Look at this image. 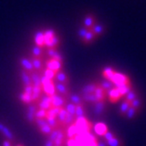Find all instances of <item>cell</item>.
<instances>
[{"instance_id":"obj_10","label":"cell","mask_w":146,"mask_h":146,"mask_svg":"<svg viewBox=\"0 0 146 146\" xmlns=\"http://www.w3.org/2000/svg\"><path fill=\"white\" fill-rule=\"evenodd\" d=\"M54 81H56V82H59V83H62V84L65 85L66 86H69V78L67 77V75L65 73L62 71V70H60L58 72L56 73V76H55V80Z\"/></svg>"},{"instance_id":"obj_16","label":"cell","mask_w":146,"mask_h":146,"mask_svg":"<svg viewBox=\"0 0 146 146\" xmlns=\"http://www.w3.org/2000/svg\"><path fill=\"white\" fill-rule=\"evenodd\" d=\"M98 84L95 83H91V84L86 85L81 89V94H89V93H93L97 87Z\"/></svg>"},{"instance_id":"obj_38","label":"cell","mask_w":146,"mask_h":146,"mask_svg":"<svg viewBox=\"0 0 146 146\" xmlns=\"http://www.w3.org/2000/svg\"><path fill=\"white\" fill-rule=\"evenodd\" d=\"M19 100H21L23 103L27 104V105H29V104H31V103L33 102V101H32V96L27 94V93H25V92L20 93L19 96Z\"/></svg>"},{"instance_id":"obj_8","label":"cell","mask_w":146,"mask_h":146,"mask_svg":"<svg viewBox=\"0 0 146 146\" xmlns=\"http://www.w3.org/2000/svg\"><path fill=\"white\" fill-rule=\"evenodd\" d=\"M92 110L96 116H100L106 110V103L105 101H98L92 104Z\"/></svg>"},{"instance_id":"obj_19","label":"cell","mask_w":146,"mask_h":146,"mask_svg":"<svg viewBox=\"0 0 146 146\" xmlns=\"http://www.w3.org/2000/svg\"><path fill=\"white\" fill-rule=\"evenodd\" d=\"M90 30L97 37V36L101 35L104 32H105V27H104L103 25H101V24H94L92 27V28Z\"/></svg>"},{"instance_id":"obj_7","label":"cell","mask_w":146,"mask_h":146,"mask_svg":"<svg viewBox=\"0 0 146 146\" xmlns=\"http://www.w3.org/2000/svg\"><path fill=\"white\" fill-rule=\"evenodd\" d=\"M107 95L108 97L109 101L112 102V103H116L121 98V96L120 94L118 89L115 86H113V88H111L110 90H108L107 92Z\"/></svg>"},{"instance_id":"obj_40","label":"cell","mask_w":146,"mask_h":146,"mask_svg":"<svg viewBox=\"0 0 146 146\" xmlns=\"http://www.w3.org/2000/svg\"><path fill=\"white\" fill-rule=\"evenodd\" d=\"M58 43H59V38L57 37V35H55L49 40V42L46 45V47L48 48H56Z\"/></svg>"},{"instance_id":"obj_15","label":"cell","mask_w":146,"mask_h":146,"mask_svg":"<svg viewBox=\"0 0 146 146\" xmlns=\"http://www.w3.org/2000/svg\"><path fill=\"white\" fill-rule=\"evenodd\" d=\"M30 78L31 82H32V85L34 86H41V83H40V74L37 71H33L32 73H30Z\"/></svg>"},{"instance_id":"obj_35","label":"cell","mask_w":146,"mask_h":146,"mask_svg":"<svg viewBox=\"0 0 146 146\" xmlns=\"http://www.w3.org/2000/svg\"><path fill=\"white\" fill-rule=\"evenodd\" d=\"M75 121V117L73 116V115H71V114H70V113H67V115H66V117H65V120H64V123H62V129H65V128H68L69 126H70V125L73 123V121Z\"/></svg>"},{"instance_id":"obj_1","label":"cell","mask_w":146,"mask_h":146,"mask_svg":"<svg viewBox=\"0 0 146 146\" xmlns=\"http://www.w3.org/2000/svg\"><path fill=\"white\" fill-rule=\"evenodd\" d=\"M40 83H41V88H42L43 93H45V94L50 97L56 94L54 80H51V79L45 78L44 76L41 75V73H40Z\"/></svg>"},{"instance_id":"obj_33","label":"cell","mask_w":146,"mask_h":146,"mask_svg":"<svg viewBox=\"0 0 146 146\" xmlns=\"http://www.w3.org/2000/svg\"><path fill=\"white\" fill-rule=\"evenodd\" d=\"M83 116H85V104L76 106V111H75V120Z\"/></svg>"},{"instance_id":"obj_24","label":"cell","mask_w":146,"mask_h":146,"mask_svg":"<svg viewBox=\"0 0 146 146\" xmlns=\"http://www.w3.org/2000/svg\"><path fill=\"white\" fill-rule=\"evenodd\" d=\"M81 98L84 102H89L92 104H94L98 102V99L96 98L94 93H89V94H81Z\"/></svg>"},{"instance_id":"obj_20","label":"cell","mask_w":146,"mask_h":146,"mask_svg":"<svg viewBox=\"0 0 146 146\" xmlns=\"http://www.w3.org/2000/svg\"><path fill=\"white\" fill-rule=\"evenodd\" d=\"M66 133V137L67 138H74L76 135H78V129L77 127L75 126V124L73 123L70 126H69L65 131Z\"/></svg>"},{"instance_id":"obj_53","label":"cell","mask_w":146,"mask_h":146,"mask_svg":"<svg viewBox=\"0 0 146 146\" xmlns=\"http://www.w3.org/2000/svg\"><path fill=\"white\" fill-rule=\"evenodd\" d=\"M65 143L67 146H78V143L75 140V138H68Z\"/></svg>"},{"instance_id":"obj_3","label":"cell","mask_w":146,"mask_h":146,"mask_svg":"<svg viewBox=\"0 0 146 146\" xmlns=\"http://www.w3.org/2000/svg\"><path fill=\"white\" fill-rule=\"evenodd\" d=\"M64 105H66V99H64L58 93H56L53 96H51V107L64 108Z\"/></svg>"},{"instance_id":"obj_14","label":"cell","mask_w":146,"mask_h":146,"mask_svg":"<svg viewBox=\"0 0 146 146\" xmlns=\"http://www.w3.org/2000/svg\"><path fill=\"white\" fill-rule=\"evenodd\" d=\"M0 132H1L5 135V138L7 140L11 141V140H13L14 139V135L12 133V131L10 130L6 126H5V125L2 122H0Z\"/></svg>"},{"instance_id":"obj_58","label":"cell","mask_w":146,"mask_h":146,"mask_svg":"<svg viewBox=\"0 0 146 146\" xmlns=\"http://www.w3.org/2000/svg\"><path fill=\"white\" fill-rule=\"evenodd\" d=\"M3 146H11V143L9 140H5L3 142Z\"/></svg>"},{"instance_id":"obj_31","label":"cell","mask_w":146,"mask_h":146,"mask_svg":"<svg viewBox=\"0 0 146 146\" xmlns=\"http://www.w3.org/2000/svg\"><path fill=\"white\" fill-rule=\"evenodd\" d=\"M56 35L54 30L52 29H48V30H46L45 32H43V36H44V46H46L49 40L53 38L54 36Z\"/></svg>"},{"instance_id":"obj_27","label":"cell","mask_w":146,"mask_h":146,"mask_svg":"<svg viewBox=\"0 0 146 146\" xmlns=\"http://www.w3.org/2000/svg\"><path fill=\"white\" fill-rule=\"evenodd\" d=\"M31 62H32L33 68L35 71L39 72L42 70V62H41L40 58L33 57L32 59H31Z\"/></svg>"},{"instance_id":"obj_61","label":"cell","mask_w":146,"mask_h":146,"mask_svg":"<svg viewBox=\"0 0 146 146\" xmlns=\"http://www.w3.org/2000/svg\"><path fill=\"white\" fill-rule=\"evenodd\" d=\"M54 146H59V145H55V144H54Z\"/></svg>"},{"instance_id":"obj_50","label":"cell","mask_w":146,"mask_h":146,"mask_svg":"<svg viewBox=\"0 0 146 146\" xmlns=\"http://www.w3.org/2000/svg\"><path fill=\"white\" fill-rule=\"evenodd\" d=\"M39 129V131L40 132V133H42V134H44V135H48L51 132H52V129L48 124H46V125H44V126H42V127H40V128H39L38 129Z\"/></svg>"},{"instance_id":"obj_25","label":"cell","mask_w":146,"mask_h":146,"mask_svg":"<svg viewBox=\"0 0 146 146\" xmlns=\"http://www.w3.org/2000/svg\"><path fill=\"white\" fill-rule=\"evenodd\" d=\"M129 107H130V102H129L126 100L123 99V101L121 103L120 108H119V113L122 117L125 116V113H126V112L128 111Z\"/></svg>"},{"instance_id":"obj_32","label":"cell","mask_w":146,"mask_h":146,"mask_svg":"<svg viewBox=\"0 0 146 146\" xmlns=\"http://www.w3.org/2000/svg\"><path fill=\"white\" fill-rule=\"evenodd\" d=\"M62 108L51 107L48 110H47V116L46 118H56L57 114Z\"/></svg>"},{"instance_id":"obj_60","label":"cell","mask_w":146,"mask_h":146,"mask_svg":"<svg viewBox=\"0 0 146 146\" xmlns=\"http://www.w3.org/2000/svg\"><path fill=\"white\" fill-rule=\"evenodd\" d=\"M16 146H24L23 144H18V145H16Z\"/></svg>"},{"instance_id":"obj_30","label":"cell","mask_w":146,"mask_h":146,"mask_svg":"<svg viewBox=\"0 0 146 146\" xmlns=\"http://www.w3.org/2000/svg\"><path fill=\"white\" fill-rule=\"evenodd\" d=\"M95 38H96L95 35L93 34L91 30H89L88 32H87V34L85 35V37L81 40V41H82V42L84 43V44H89V43L92 42L93 40H94Z\"/></svg>"},{"instance_id":"obj_2","label":"cell","mask_w":146,"mask_h":146,"mask_svg":"<svg viewBox=\"0 0 146 146\" xmlns=\"http://www.w3.org/2000/svg\"><path fill=\"white\" fill-rule=\"evenodd\" d=\"M113 86L115 87H118V86H123V85H130L131 82H130V79L129 78L128 76L122 74L121 72H114V74L113 75L111 80H110Z\"/></svg>"},{"instance_id":"obj_57","label":"cell","mask_w":146,"mask_h":146,"mask_svg":"<svg viewBox=\"0 0 146 146\" xmlns=\"http://www.w3.org/2000/svg\"><path fill=\"white\" fill-rule=\"evenodd\" d=\"M87 146H98V143L97 141H91L87 143Z\"/></svg>"},{"instance_id":"obj_45","label":"cell","mask_w":146,"mask_h":146,"mask_svg":"<svg viewBox=\"0 0 146 146\" xmlns=\"http://www.w3.org/2000/svg\"><path fill=\"white\" fill-rule=\"evenodd\" d=\"M42 76H44L45 78H48V79H51V80H55V76H56V72L51 70L49 69H47L42 72V74H41Z\"/></svg>"},{"instance_id":"obj_18","label":"cell","mask_w":146,"mask_h":146,"mask_svg":"<svg viewBox=\"0 0 146 146\" xmlns=\"http://www.w3.org/2000/svg\"><path fill=\"white\" fill-rule=\"evenodd\" d=\"M34 40H35V45H36V46H39V47H41V48H42V47L44 46V36H43V32H41V31H38V32H36L35 35Z\"/></svg>"},{"instance_id":"obj_41","label":"cell","mask_w":146,"mask_h":146,"mask_svg":"<svg viewBox=\"0 0 146 146\" xmlns=\"http://www.w3.org/2000/svg\"><path fill=\"white\" fill-rule=\"evenodd\" d=\"M104 90H105L106 92H108V90H110L111 88H113L114 86L113 83L110 81V80H108V79H105V80H103L100 84H99Z\"/></svg>"},{"instance_id":"obj_56","label":"cell","mask_w":146,"mask_h":146,"mask_svg":"<svg viewBox=\"0 0 146 146\" xmlns=\"http://www.w3.org/2000/svg\"><path fill=\"white\" fill-rule=\"evenodd\" d=\"M44 146H54V143L52 142L51 140H49L48 138L47 139V141L45 142V144Z\"/></svg>"},{"instance_id":"obj_59","label":"cell","mask_w":146,"mask_h":146,"mask_svg":"<svg viewBox=\"0 0 146 146\" xmlns=\"http://www.w3.org/2000/svg\"><path fill=\"white\" fill-rule=\"evenodd\" d=\"M78 146H87V143H78Z\"/></svg>"},{"instance_id":"obj_47","label":"cell","mask_w":146,"mask_h":146,"mask_svg":"<svg viewBox=\"0 0 146 146\" xmlns=\"http://www.w3.org/2000/svg\"><path fill=\"white\" fill-rule=\"evenodd\" d=\"M102 137H103V140H105L106 142H108V141L112 140L113 138L116 137V135L114 134V132H113V131L108 130L105 134L102 135Z\"/></svg>"},{"instance_id":"obj_17","label":"cell","mask_w":146,"mask_h":146,"mask_svg":"<svg viewBox=\"0 0 146 146\" xmlns=\"http://www.w3.org/2000/svg\"><path fill=\"white\" fill-rule=\"evenodd\" d=\"M47 54L52 59H55V60L62 62V56H61V54L59 53V52L56 48H48L47 49Z\"/></svg>"},{"instance_id":"obj_28","label":"cell","mask_w":146,"mask_h":146,"mask_svg":"<svg viewBox=\"0 0 146 146\" xmlns=\"http://www.w3.org/2000/svg\"><path fill=\"white\" fill-rule=\"evenodd\" d=\"M42 92V88L41 86H33V92H32V101H37Z\"/></svg>"},{"instance_id":"obj_6","label":"cell","mask_w":146,"mask_h":146,"mask_svg":"<svg viewBox=\"0 0 146 146\" xmlns=\"http://www.w3.org/2000/svg\"><path fill=\"white\" fill-rule=\"evenodd\" d=\"M36 106L35 104H29L27 106V113H26V118L28 122L30 123H34L35 120V112H36Z\"/></svg>"},{"instance_id":"obj_5","label":"cell","mask_w":146,"mask_h":146,"mask_svg":"<svg viewBox=\"0 0 146 146\" xmlns=\"http://www.w3.org/2000/svg\"><path fill=\"white\" fill-rule=\"evenodd\" d=\"M46 67L47 69H49L56 73L62 70V62L50 58L46 61Z\"/></svg>"},{"instance_id":"obj_39","label":"cell","mask_w":146,"mask_h":146,"mask_svg":"<svg viewBox=\"0 0 146 146\" xmlns=\"http://www.w3.org/2000/svg\"><path fill=\"white\" fill-rule=\"evenodd\" d=\"M107 143H108V146H124L123 141L121 138H118L117 137L107 142Z\"/></svg>"},{"instance_id":"obj_55","label":"cell","mask_w":146,"mask_h":146,"mask_svg":"<svg viewBox=\"0 0 146 146\" xmlns=\"http://www.w3.org/2000/svg\"><path fill=\"white\" fill-rule=\"evenodd\" d=\"M97 143H98V146H108V143H107V142L105 140L98 139Z\"/></svg>"},{"instance_id":"obj_44","label":"cell","mask_w":146,"mask_h":146,"mask_svg":"<svg viewBox=\"0 0 146 146\" xmlns=\"http://www.w3.org/2000/svg\"><path fill=\"white\" fill-rule=\"evenodd\" d=\"M32 54L34 57L36 58H40L41 56H42V48L39 47V46H35L32 49Z\"/></svg>"},{"instance_id":"obj_13","label":"cell","mask_w":146,"mask_h":146,"mask_svg":"<svg viewBox=\"0 0 146 146\" xmlns=\"http://www.w3.org/2000/svg\"><path fill=\"white\" fill-rule=\"evenodd\" d=\"M108 130V126L103 122H98L95 124V126H94V131H95L96 135H100V137H102V135L105 134Z\"/></svg>"},{"instance_id":"obj_26","label":"cell","mask_w":146,"mask_h":146,"mask_svg":"<svg viewBox=\"0 0 146 146\" xmlns=\"http://www.w3.org/2000/svg\"><path fill=\"white\" fill-rule=\"evenodd\" d=\"M68 99L70 100V102L74 104L75 106L81 105V104H85V102L83 101V100L81 98V95H78V94H70Z\"/></svg>"},{"instance_id":"obj_42","label":"cell","mask_w":146,"mask_h":146,"mask_svg":"<svg viewBox=\"0 0 146 146\" xmlns=\"http://www.w3.org/2000/svg\"><path fill=\"white\" fill-rule=\"evenodd\" d=\"M141 106H142V100L141 98H139L138 96L137 98H135L131 102H130V107L135 108L137 110L139 111V109L141 108Z\"/></svg>"},{"instance_id":"obj_29","label":"cell","mask_w":146,"mask_h":146,"mask_svg":"<svg viewBox=\"0 0 146 146\" xmlns=\"http://www.w3.org/2000/svg\"><path fill=\"white\" fill-rule=\"evenodd\" d=\"M66 115H67V111L65 110L64 108H62L60 109L58 114H57V116H56V120H57V121H58V123L60 125V127H62V123H64V121L65 120Z\"/></svg>"},{"instance_id":"obj_37","label":"cell","mask_w":146,"mask_h":146,"mask_svg":"<svg viewBox=\"0 0 146 146\" xmlns=\"http://www.w3.org/2000/svg\"><path fill=\"white\" fill-rule=\"evenodd\" d=\"M47 121V123L48 126L52 129H56L60 128V125L56 120V118H45Z\"/></svg>"},{"instance_id":"obj_46","label":"cell","mask_w":146,"mask_h":146,"mask_svg":"<svg viewBox=\"0 0 146 146\" xmlns=\"http://www.w3.org/2000/svg\"><path fill=\"white\" fill-rule=\"evenodd\" d=\"M65 110L67 111L68 113L71 114V115H73L75 117V111H76V106L74 105V104H72L70 102L67 103L66 106H65Z\"/></svg>"},{"instance_id":"obj_51","label":"cell","mask_w":146,"mask_h":146,"mask_svg":"<svg viewBox=\"0 0 146 146\" xmlns=\"http://www.w3.org/2000/svg\"><path fill=\"white\" fill-rule=\"evenodd\" d=\"M34 123H35V125L37 126L38 129L40 128V127H42V126H44V125H46V124H48L46 119H40V118H35Z\"/></svg>"},{"instance_id":"obj_36","label":"cell","mask_w":146,"mask_h":146,"mask_svg":"<svg viewBox=\"0 0 146 146\" xmlns=\"http://www.w3.org/2000/svg\"><path fill=\"white\" fill-rule=\"evenodd\" d=\"M138 113V110H137L135 108H132V107H129V108L128 109V111L125 113V118L128 119V120H132L135 117V115L137 114Z\"/></svg>"},{"instance_id":"obj_4","label":"cell","mask_w":146,"mask_h":146,"mask_svg":"<svg viewBox=\"0 0 146 146\" xmlns=\"http://www.w3.org/2000/svg\"><path fill=\"white\" fill-rule=\"evenodd\" d=\"M39 108L44 109V110H48L51 108V97L42 93L40 97V101H39Z\"/></svg>"},{"instance_id":"obj_9","label":"cell","mask_w":146,"mask_h":146,"mask_svg":"<svg viewBox=\"0 0 146 146\" xmlns=\"http://www.w3.org/2000/svg\"><path fill=\"white\" fill-rule=\"evenodd\" d=\"M65 138H66V133L64 129H62L61 127L59 128L57 137L56 140L54 141L55 145H59V146H64L65 144Z\"/></svg>"},{"instance_id":"obj_22","label":"cell","mask_w":146,"mask_h":146,"mask_svg":"<svg viewBox=\"0 0 146 146\" xmlns=\"http://www.w3.org/2000/svg\"><path fill=\"white\" fill-rule=\"evenodd\" d=\"M20 77H21V81L23 83L24 86L32 85V82H31V78H30L29 73H27L26 70H20Z\"/></svg>"},{"instance_id":"obj_21","label":"cell","mask_w":146,"mask_h":146,"mask_svg":"<svg viewBox=\"0 0 146 146\" xmlns=\"http://www.w3.org/2000/svg\"><path fill=\"white\" fill-rule=\"evenodd\" d=\"M94 24H95V18L92 15H87L84 19V20H83V27H86L87 29H91Z\"/></svg>"},{"instance_id":"obj_43","label":"cell","mask_w":146,"mask_h":146,"mask_svg":"<svg viewBox=\"0 0 146 146\" xmlns=\"http://www.w3.org/2000/svg\"><path fill=\"white\" fill-rule=\"evenodd\" d=\"M137 92L134 91L133 89H131V90L127 93V94L123 97V99H124V100H126L129 101V102H131L135 98H137Z\"/></svg>"},{"instance_id":"obj_54","label":"cell","mask_w":146,"mask_h":146,"mask_svg":"<svg viewBox=\"0 0 146 146\" xmlns=\"http://www.w3.org/2000/svg\"><path fill=\"white\" fill-rule=\"evenodd\" d=\"M24 92L27 93L28 95L32 96V92H33V85H29V86H24Z\"/></svg>"},{"instance_id":"obj_52","label":"cell","mask_w":146,"mask_h":146,"mask_svg":"<svg viewBox=\"0 0 146 146\" xmlns=\"http://www.w3.org/2000/svg\"><path fill=\"white\" fill-rule=\"evenodd\" d=\"M58 130H59V128L58 129H53V130H52V132L48 135V139L51 140L53 143H54V141L56 140V138L57 137Z\"/></svg>"},{"instance_id":"obj_48","label":"cell","mask_w":146,"mask_h":146,"mask_svg":"<svg viewBox=\"0 0 146 146\" xmlns=\"http://www.w3.org/2000/svg\"><path fill=\"white\" fill-rule=\"evenodd\" d=\"M90 29H87L86 27H80L78 30V36L80 38V40H82L83 38L85 37V35L87 34V32Z\"/></svg>"},{"instance_id":"obj_34","label":"cell","mask_w":146,"mask_h":146,"mask_svg":"<svg viewBox=\"0 0 146 146\" xmlns=\"http://www.w3.org/2000/svg\"><path fill=\"white\" fill-rule=\"evenodd\" d=\"M116 88L118 89V91H119V92H120V94H121V98H122V97H124V96L126 95L127 93L132 89V86H131V84H130V85H123V86H118V87H116Z\"/></svg>"},{"instance_id":"obj_11","label":"cell","mask_w":146,"mask_h":146,"mask_svg":"<svg viewBox=\"0 0 146 146\" xmlns=\"http://www.w3.org/2000/svg\"><path fill=\"white\" fill-rule=\"evenodd\" d=\"M20 64H21L22 68L24 70H26L27 73H32L34 71V68H33V65H32V62H31V60L27 59V58H25V57H22L20 59Z\"/></svg>"},{"instance_id":"obj_23","label":"cell","mask_w":146,"mask_h":146,"mask_svg":"<svg viewBox=\"0 0 146 146\" xmlns=\"http://www.w3.org/2000/svg\"><path fill=\"white\" fill-rule=\"evenodd\" d=\"M114 72H115V70H114L112 67L107 66V67L104 68L103 70H102V76L105 78V79L111 80L113 75L114 74Z\"/></svg>"},{"instance_id":"obj_12","label":"cell","mask_w":146,"mask_h":146,"mask_svg":"<svg viewBox=\"0 0 146 146\" xmlns=\"http://www.w3.org/2000/svg\"><path fill=\"white\" fill-rule=\"evenodd\" d=\"M95 94L96 98L98 99L99 101H105L106 98H107V92L104 90L99 84L94 91V92H93Z\"/></svg>"},{"instance_id":"obj_49","label":"cell","mask_w":146,"mask_h":146,"mask_svg":"<svg viewBox=\"0 0 146 146\" xmlns=\"http://www.w3.org/2000/svg\"><path fill=\"white\" fill-rule=\"evenodd\" d=\"M47 116V111L44 109L39 108L35 112V118H40V119H45Z\"/></svg>"}]
</instances>
